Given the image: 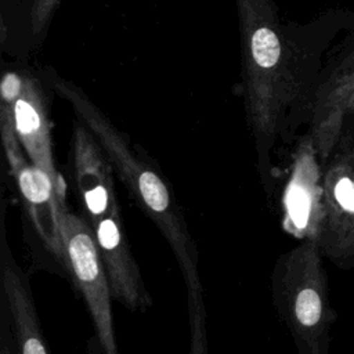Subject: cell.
Segmentation results:
<instances>
[{
  "mask_svg": "<svg viewBox=\"0 0 354 354\" xmlns=\"http://www.w3.org/2000/svg\"><path fill=\"white\" fill-rule=\"evenodd\" d=\"M14 126L29 160L51 178L58 195L66 199V184L57 170L53 155L44 93L39 80L26 73L14 104Z\"/></svg>",
  "mask_w": 354,
  "mask_h": 354,
  "instance_id": "10",
  "label": "cell"
},
{
  "mask_svg": "<svg viewBox=\"0 0 354 354\" xmlns=\"http://www.w3.org/2000/svg\"><path fill=\"white\" fill-rule=\"evenodd\" d=\"M354 93V28L350 29L339 47L325 59L319 73L308 136L311 137L322 165L333 153L343 130L344 112Z\"/></svg>",
  "mask_w": 354,
  "mask_h": 354,
  "instance_id": "8",
  "label": "cell"
},
{
  "mask_svg": "<svg viewBox=\"0 0 354 354\" xmlns=\"http://www.w3.org/2000/svg\"><path fill=\"white\" fill-rule=\"evenodd\" d=\"M242 95L261 173L278 137L308 123L326 53L354 28V10H329L308 22H282L275 0H235Z\"/></svg>",
  "mask_w": 354,
  "mask_h": 354,
  "instance_id": "1",
  "label": "cell"
},
{
  "mask_svg": "<svg viewBox=\"0 0 354 354\" xmlns=\"http://www.w3.org/2000/svg\"><path fill=\"white\" fill-rule=\"evenodd\" d=\"M0 354H12V351L10 350V347H8L6 343H3V344H1V350H0Z\"/></svg>",
  "mask_w": 354,
  "mask_h": 354,
  "instance_id": "14",
  "label": "cell"
},
{
  "mask_svg": "<svg viewBox=\"0 0 354 354\" xmlns=\"http://www.w3.org/2000/svg\"><path fill=\"white\" fill-rule=\"evenodd\" d=\"M15 100L10 93H3L0 100V133L6 159L37 236L64 266L62 220L68 212L65 199L58 195L51 178L25 156L14 126Z\"/></svg>",
  "mask_w": 354,
  "mask_h": 354,
  "instance_id": "5",
  "label": "cell"
},
{
  "mask_svg": "<svg viewBox=\"0 0 354 354\" xmlns=\"http://www.w3.org/2000/svg\"><path fill=\"white\" fill-rule=\"evenodd\" d=\"M317 242L324 257L354 268V138L342 136L324 169L322 218Z\"/></svg>",
  "mask_w": 354,
  "mask_h": 354,
  "instance_id": "7",
  "label": "cell"
},
{
  "mask_svg": "<svg viewBox=\"0 0 354 354\" xmlns=\"http://www.w3.org/2000/svg\"><path fill=\"white\" fill-rule=\"evenodd\" d=\"M322 201L324 171L315 145L306 134L295 148L282 191V228L300 241H317L322 218Z\"/></svg>",
  "mask_w": 354,
  "mask_h": 354,
  "instance_id": "9",
  "label": "cell"
},
{
  "mask_svg": "<svg viewBox=\"0 0 354 354\" xmlns=\"http://www.w3.org/2000/svg\"><path fill=\"white\" fill-rule=\"evenodd\" d=\"M342 136H348L354 138V93L348 100L346 112H344V120H343V130ZM340 136V137H342Z\"/></svg>",
  "mask_w": 354,
  "mask_h": 354,
  "instance_id": "13",
  "label": "cell"
},
{
  "mask_svg": "<svg viewBox=\"0 0 354 354\" xmlns=\"http://www.w3.org/2000/svg\"><path fill=\"white\" fill-rule=\"evenodd\" d=\"M61 0H33L30 10V22L33 33H40L46 29L54 11Z\"/></svg>",
  "mask_w": 354,
  "mask_h": 354,
  "instance_id": "12",
  "label": "cell"
},
{
  "mask_svg": "<svg viewBox=\"0 0 354 354\" xmlns=\"http://www.w3.org/2000/svg\"><path fill=\"white\" fill-rule=\"evenodd\" d=\"M72 166L76 189L106 267L113 297L131 311L152 303L122 223L113 169L91 131L77 119L72 131Z\"/></svg>",
  "mask_w": 354,
  "mask_h": 354,
  "instance_id": "3",
  "label": "cell"
},
{
  "mask_svg": "<svg viewBox=\"0 0 354 354\" xmlns=\"http://www.w3.org/2000/svg\"><path fill=\"white\" fill-rule=\"evenodd\" d=\"M1 290L12 322L19 354H50L40 329L30 286L3 239L1 246Z\"/></svg>",
  "mask_w": 354,
  "mask_h": 354,
  "instance_id": "11",
  "label": "cell"
},
{
  "mask_svg": "<svg viewBox=\"0 0 354 354\" xmlns=\"http://www.w3.org/2000/svg\"><path fill=\"white\" fill-rule=\"evenodd\" d=\"M322 259L317 241H300L279 256L271 277L277 313L289 329L299 354H329L336 314L329 303Z\"/></svg>",
  "mask_w": 354,
  "mask_h": 354,
  "instance_id": "4",
  "label": "cell"
},
{
  "mask_svg": "<svg viewBox=\"0 0 354 354\" xmlns=\"http://www.w3.org/2000/svg\"><path fill=\"white\" fill-rule=\"evenodd\" d=\"M44 80L71 105L77 119L91 131L134 202L169 243L187 288L189 354H209L199 254L169 184L155 165L77 86L65 80L51 68L46 69Z\"/></svg>",
  "mask_w": 354,
  "mask_h": 354,
  "instance_id": "2",
  "label": "cell"
},
{
  "mask_svg": "<svg viewBox=\"0 0 354 354\" xmlns=\"http://www.w3.org/2000/svg\"><path fill=\"white\" fill-rule=\"evenodd\" d=\"M64 267L80 290L102 354H119L112 313V288L93 231L83 216L66 212L62 220Z\"/></svg>",
  "mask_w": 354,
  "mask_h": 354,
  "instance_id": "6",
  "label": "cell"
}]
</instances>
